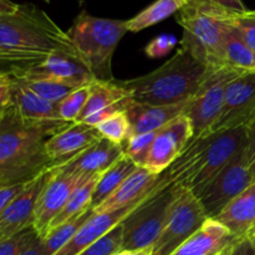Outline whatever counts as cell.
<instances>
[{"label":"cell","instance_id":"cell-1","mask_svg":"<svg viewBox=\"0 0 255 255\" xmlns=\"http://www.w3.org/2000/svg\"><path fill=\"white\" fill-rule=\"evenodd\" d=\"M61 129L64 128L22 119L10 102L2 107L0 110V187L27 183L47 171L51 161L46 154L45 142Z\"/></svg>","mask_w":255,"mask_h":255},{"label":"cell","instance_id":"cell-2","mask_svg":"<svg viewBox=\"0 0 255 255\" xmlns=\"http://www.w3.org/2000/svg\"><path fill=\"white\" fill-rule=\"evenodd\" d=\"M56 51L77 52L74 42L44 10L20 4L11 14L0 15V55L2 64L25 66Z\"/></svg>","mask_w":255,"mask_h":255},{"label":"cell","instance_id":"cell-3","mask_svg":"<svg viewBox=\"0 0 255 255\" xmlns=\"http://www.w3.org/2000/svg\"><path fill=\"white\" fill-rule=\"evenodd\" d=\"M247 127L193 138L164 172L168 183L199 193L248 143Z\"/></svg>","mask_w":255,"mask_h":255},{"label":"cell","instance_id":"cell-4","mask_svg":"<svg viewBox=\"0 0 255 255\" xmlns=\"http://www.w3.org/2000/svg\"><path fill=\"white\" fill-rule=\"evenodd\" d=\"M211 70L181 47L154 71L119 82L131 92L136 102L166 106L191 100Z\"/></svg>","mask_w":255,"mask_h":255},{"label":"cell","instance_id":"cell-5","mask_svg":"<svg viewBox=\"0 0 255 255\" xmlns=\"http://www.w3.org/2000/svg\"><path fill=\"white\" fill-rule=\"evenodd\" d=\"M178 12L177 21L183 27V36L179 41L182 49L209 69L226 67L224 31L229 16L234 12L197 0L187 2Z\"/></svg>","mask_w":255,"mask_h":255},{"label":"cell","instance_id":"cell-6","mask_svg":"<svg viewBox=\"0 0 255 255\" xmlns=\"http://www.w3.org/2000/svg\"><path fill=\"white\" fill-rule=\"evenodd\" d=\"M127 31V20L97 17L81 11L66 32L95 77L115 81L112 57Z\"/></svg>","mask_w":255,"mask_h":255},{"label":"cell","instance_id":"cell-7","mask_svg":"<svg viewBox=\"0 0 255 255\" xmlns=\"http://www.w3.org/2000/svg\"><path fill=\"white\" fill-rule=\"evenodd\" d=\"M173 193L174 186H171L166 178L164 183L144 203L122 222L124 239L121 251L137 252L153 247L166 224Z\"/></svg>","mask_w":255,"mask_h":255},{"label":"cell","instance_id":"cell-8","mask_svg":"<svg viewBox=\"0 0 255 255\" xmlns=\"http://www.w3.org/2000/svg\"><path fill=\"white\" fill-rule=\"evenodd\" d=\"M208 218L193 192L183 187H174L166 224L152 247V255H172L202 228Z\"/></svg>","mask_w":255,"mask_h":255},{"label":"cell","instance_id":"cell-9","mask_svg":"<svg viewBox=\"0 0 255 255\" xmlns=\"http://www.w3.org/2000/svg\"><path fill=\"white\" fill-rule=\"evenodd\" d=\"M242 72L246 71H239L228 66L211 70L198 91L188 101L183 112L191 121L193 138L211 133L221 116L227 86Z\"/></svg>","mask_w":255,"mask_h":255},{"label":"cell","instance_id":"cell-10","mask_svg":"<svg viewBox=\"0 0 255 255\" xmlns=\"http://www.w3.org/2000/svg\"><path fill=\"white\" fill-rule=\"evenodd\" d=\"M9 76L16 79H41L66 85L72 89L91 85L95 75L79 52L56 51L40 62L25 66H10Z\"/></svg>","mask_w":255,"mask_h":255},{"label":"cell","instance_id":"cell-11","mask_svg":"<svg viewBox=\"0 0 255 255\" xmlns=\"http://www.w3.org/2000/svg\"><path fill=\"white\" fill-rule=\"evenodd\" d=\"M244 148L196 194L209 218H216L236 197L254 183Z\"/></svg>","mask_w":255,"mask_h":255},{"label":"cell","instance_id":"cell-12","mask_svg":"<svg viewBox=\"0 0 255 255\" xmlns=\"http://www.w3.org/2000/svg\"><path fill=\"white\" fill-rule=\"evenodd\" d=\"M91 177L79 176L50 167L46 171L44 186L36 201L32 228L40 239L47 234L51 222L62 211L72 192Z\"/></svg>","mask_w":255,"mask_h":255},{"label":"cell","instance_id":"cell-13","mask_svg":"<svg viewBox=\"0 0 255 255\" xmlns=\"http://www.w3.org/2000/svg\"><path fill=\"white\" fill-rule=\"evenodd\" d=\"M255 121V71H246L226 89L221 116L212 132L249 127ZM211 132V133H212Z\"/></svg>","mask_w":255,"mask_h":255},{"label":"cell","instance_id":"cell-14","mask_svg":"<svg viewBox=\"0 0 255 255\" xmlns=\"http://www.w3.org/2000/svg\"><path fill=\"white\" fill-rule=\"evenodd\" d=\"M193 138L191 121L182 114L157 131L143 167L152 174L164 173Z\"/></svg>","mask_w":255,"mask_h":255},{"label":"cell","instance_id":"cell-15","mask_svg":"<svg viewBox=\"0 0 255 255\" xmlns=\"http://www.w3.org/2000/svg\"><path fill=\"white\" fill-rule=\"evenodd\" d=\"M133 101L131 92L119 81L95 80L89 100L76 122L95 127L117 112L127 111Z\"/></svg>","mask_w":255,"mask_h":255},{"label":"cell","instance_id":"cell-16","mask_svg":"<svg viewBox=\"0 0 255 255\" xmlns=\"http://www.w3.org/2000/svg\"><path fill=\"white\" fill-rule=\"evenodd\" d=\"M164 181H166V178L162 173L158 186L154 188V191L149 196H147L146 198L141 199L136 203H132L129 206L125 207V208L119 209V211L111 212V213L92 214L89 221L76 232V234L54 255H79L80 253H82L85 249L91 247L92 244L100 241L102 237L106 236L109 232H111L115 227L122 223L134 209H137L142 203H144L164 183Z\"/></svg>","mask_w":255,"mask_h":255},{"label":"cell","instance_id":"cell-17","mask_svg":"<svg viewBox=\"0 0 255 255\" xmlns=\"http://www.w3.org/2000/svg\"><path fill=\"white\" fill-rule=\"evenodd\" d=\"M101 138L102 136L96 127L74 122L54 136L49 137L45 142V149L51 161V166H55L70 161L94 146Z\"/></svg>","mask_w":255,"mask_h":255},{"label":"cell","instance_id":"cell-18","mask_svg":"<svg viewBox=\"0 0 255 255\" xmlns=\"http://www.w3.org/2000/svg\"><path fill=\"white\" fill-rule=\"evenodd\" d=\"M45 176L46 171L29 182L24 191L0 214V242L32 227L35 206L44 186Z\"/></svg>","mask_w":255,"mask_h":255},{"label":"cell","instance_id":"cell-19","mask_svg":"<svg viewBox=\"0 0 255 255\" xmlns=\"http://www.w3.org/2000/svg\"><path fill=\"white\" fill-rule=\"evenodd\" d=\"M124 154V147L102 137L97 143L70 161L51 167L84 177L100 176L116 163Z\"/></svg>","mask_w":255,"mask_h":255},{"label":"cell","instance_id":"cell-20","mask_svg":"<svg viewBox=\"0 0 255 255\" xmlns=\"http://www.w3.org/2000/svg\"><path fill=\"white\" fill-rule=\"evenodd\" d=\"M159 179L161 174H152L144 167L138 166L106 201L92 209V212L95 214L111 213L136 203L154 191V188L158 186Z\"/></svg>","mask_w":255,"mask_h":255},{"label":"cell","instance_id":"cell-21","mask_svg":"<svg viewBox=\"0 0 255 255\" xmlns=\"http://www.w3.org/2000/svg\"><path fill=\"white\" fill-rule=\"evenodd\" d=\"M9 102L16 109L20 116L27 121L51 125V126L61 127V128L71 125L60 119L56 105L39 96L29 87L14 79H11V85H10Z\"/></svg>","mask_w":255,"mask_h":255},{"label":"cell","instance_id":"cell-22","mask_svg":"<svg viewBox=\"0 0 255 255\" xmlns=\"http://www.w3.org/2000/svg\"><path fill=\"white\" fill-rule=\"evenodd\" d=\"M214 219L223 224L236 239H251L255 234V182Z\"/></svg>","mask_w":255,"mask_h":255},{"label":"cell","instance_id":"cell-23","mask_svg":"<svg viewBox=\"0 0 255 255\" xmlns=\"http://www.w3.org/2000/svg\"><path fill=\"white\" fill-rule=\"evenodd\" d=\"M234 239L223 224L217 219L208 218L202 228L172 255H219Z\"/></svg>","mask_w":255,"mask_h":255},{"label":"cell","instance_id":"cell-24","mask_svg":"<svg viewBox=\"0 0 255 255\" xmlns=\"http://www.w3.org/2000/svg\"><path fill=\"white\" fill-rule=\"evenodd\" d=\"M188 101L166 106L139 104L133 101L126 111L131 122L132 132L133 134H137L158 131L174 119L181 116L186 110Z\"/></svg>","mask_w":255,"mask_h":255},{"label":"cell","instance_id":"cell-25","mask_svg":"<svg viewBox=\"0 0 255 255\" xmlns=\"http://www.w3.org/2000/svg\"><path fill=\"white\" fill-rule=\"evenodd\" d=\"M223 50L227 66L239 71H255V51L232 24L231 16L224 31Z\"/></svg>","mask_w":255,"mask_h":255},{"label":"cell","instance_id":"cell-26","mask_svg":"<svg viewBox=\"0 0 255 255\" xmlns=\"http://www.w3.org/2000/svg\"><path fill=\"white\" fill-rule=\"evenodd\" d=\"M137 167L138 166L128 156L124 154L116 163H114L107 171L100 174L96 186H95L91 208H96L102 202L106 201Z\"/></svg>","mask_w":255,"mask_h":255},{"label":"cell","instance_id":"cell-27","mask_svg":"<svg viewBox=\"0 0 255 255\" xmlns=\"http://www.w3.org/2000/svg\"><path fill=\"white\" fill-rule=\"evenodd\" d=\"M100 176H94L91 178H87L86 181L82 182L70 196L69 201L66 202L62 211L56 216V218L51 222L49 229H47L46 237L55 231L56 228L61 227L62 224L67 223L71 219L76 218L80 214L85 213L86 211L91 209L92 196H94L95 186L97 183V179ZM45 237V238H46Z\"/></svg>","mask_w":255,"mask_h":255},{"label":"cell","instance_id":"cell-28","mask_svg":"<svg viewBox=\"0 0 255 255\" xmlns=\"http://www.w3.org/2000/svg\"><path fill=\"white\" fill-rule=\"evenodd\" d=\"M187 4L186 0H156L139 11L136 16L127 20V29L131 32H138L149 26L168 19Z\"/></svg>","mask_w":255,"mask_h":255},{"label":"cell","instance_id":"cell-29","mask_svg":"<svg viewBox=\"0 0 255 255\" xmlns=\"http://www.w3.org/2000/svg\"><path fill=\"white\" fill-rule=\"evenodd\" d=\"M94 214L92 208L86 211L85 213L80 214L76 218L71 219L67 223L62 224L61 227L52 231L46 238L41 239L42 241V248H44L45 255H54L56 254L72 237L76 234V232L86 223L90 219V217Z\"/></svg>","mask_w":255,"mask_h":255},{"label":"cell","instance_id":"cell-30","mask_svg":"<svg viewBox=\"0 0 255 255\" xmlns=\"http://www.w3.org/2000/svg\"><path fill=\"white\" fill-rule=\"evenodd\" d=\"M95 127L104 138L120 144V146H124L127 139L133 134L131 122H129L126 111L112 115Z\"/></svg>","mask_w":255,"mask_h":255},{"label":"cell","instance_id":"cell-31","mask_svg":"<svg viewBox=\"0 0 255 255\" xmlns=\"http://www.w3.org/2000/svg\"><path fill=\"white\" fill-rule=\"evenodd\" d=\"M90 91H91V85H86L74 90L64 100H61L56 105L60 119L69 124L76 122L89 100Z\"/></svg>","mask_w":255,"mask_h":255},{"label":"cell","instance_id":"cell-32","mask_svg":"<svg viewBox=\"0 0 255 255\" xmlns=\"http://www.w3.org/2000/svg\"><path fill=\"white\" fill-rule=\"evenodd\" d=\"M11 79L21 82V84H24L25 86L29 87L30 90H32L35 94L44 97L45 100H47V101L52 102V104L55 105H57L61 100H64L70 92L76 90V89H72V87L66 86V85L57 84V82H54V81H49V80L16 79V77H11Z\"/></svg>","mask_w":255,"mask_h":255},{"label":"cell","instance_id":"cell-33","mask_svg":"<svg viewBox=\"0 0 255 255\" xmlns=\"http://www.w3.org/2000/svg\"><path fill=\"white\" fill-rule=\"evenodd\" d=\"M156 134L157 131L132 134V136L127 139L126 143L122 146L124 147L125 154L128 156L137 166L143 167Z\"/></svg>","mask_w":255,"mask_h":255},{"label":"cell","instance_id":"cell-34","mask_svg":"<svg viewBox=\"0 0 255 255\" xmlns=\"http://www.w3.org/2000/svg\"><path fill=\"white\" fill-rule=\"evenodd\" d=\"M122 239H124V228L120 223L106 236L102 237L100 241L85 249L79 255H114L121 252Z\"/></svg>","mask_w":255,"mask_h":255},{"label":"cell","instance_id":"cell-35","mask_svg":"<svg viewBox=\"0 0 255 255\" xmlns=\"http://www.w3.org/2000/svg\"><path fill=\"white\" fill-rule=\"evenodd\" d=\"M39 239L32 227L0 242V255H20Z\"/></svg>","mask_w":255,"mask_h":255},{"label":"cell","instance_id":"cell-36","mask_svg":"<svg viewBox=\"0 0 255 255\" xmlns=\"http://www.w3.org/2000/svg\"><path fill=\"white\" fill-rule=\"evenodd\" d=\"M231 22L239 30L247 44L255 51V10L243 14H232Z\"/></svg>","mask_w":255,"mask_h":255},{"label":"cell","instance_id":"cell-37","mask_svg":"<svg viewBox=\"0 0 255 255\" xmlns=\"http://www.w3.org/2000/svg\"><path fill=\"white\" fill-rule=\"evenodd\" d=\"M178 44V40L172 34H161L154 37L144 47V54L151 59H158L168 55Z\"/></svg>","mask_w":255,"mask_h":255},{"label":"cell","instance_id":"cell-38","mask_svg":"<svg viewBox=\"0 0 255 255\" xmlns=\"http://www.w3.org/2000/svg\"><path fill=\"white\" fill-rule=\"evenodd\" d=\"M219 255H255V246L248 238L234 239Z\"/></svg>","mask_w":255,"mask_h":255},{"label":"cell","instance_id":"cell-39","mask_svg":"<svg viewBox=\"0 0 255 255\" xmlns=\"http://www.w3.org/2000/svg\"><path fill=\"white\" fill-rule=\"evenodd\" d=\"M31 182V181H30ZM29 183V182H27ZM27 183L14 184V186H2L0 187V214L5 211L10 202L16 198L20 193L25 189Z\"/></svg>","mask_w":255,"mask_h":255},{"label":"cell","instance_id":"cell-40","mask_svg":"<svg viewBox=\"0 0 255 255\" xmlns=\"http://www.w3.org/2000/svg\"><path fill=\"white\" fill-rule=\"evenodd\" d=\"M188 1H192V0H187V2ZM197 1L213 4L216 6L223 7V9L228 10V11L234 12V14H243V12L248 11V9H247L242 0H197Z\"/></svg>","mask_w":255,"mask_h":255},{"label":"cell","instance_id":"cell-41","mask_svg":"<svg viewBox=\"0 0 255 255\" xmlns=\"http://www.w3.org/2000/svg\"><path fill=\"white\" fill-rule=\"evenodd\" d=\"M10 85H11V79L7 72L0 71V110L9 104Z\"/></svg>","mask_w":255,"mask_h":255},{"label":"cell","instance_id":"cell-42","mask_svg":"<svg viewBox=\"0 0 255 255\" xmlns=\"http://www.w3.org/2000/svg\"><path fill=\"white\" fill-rule=\"evenodd\" d=\"M249 137H248V143H247L244 152H246L247 161H248L249 169L252 172V176H253L254 182H255V131L253 129H249Z\"/></svg>","mask_w":255,"mask_h":255},{"label":"cell","instance_id":"cell-43","mask_svg":"<svg viewBox=\"0 0 255 255\" xmlns=\"http://www.w3.org/2000/svg\"><path fill=\"white\" fill-rule=\"evenodd\" d=\"M19 5L11 0H0V15L11 14L19 9Z\"/></svg>","mask_w":255,"mask_h":255},{"label":"cell","instance_id":"cell-44","mask_svg":"<svg viewBox=\"0 0 255 255\" xmlns=\"http://www.w3.org/2000/svg\"><path fill=\"white\" fill-rule=\"evenodd\" d=\"M20 255H45L44 254V248H42V241L41 239H37L31 247L26 249L25 252H22Z\"/></svg>","mask_w":255,"mask_h":255},{"label":"cell","instance_id":"cell-45","mask_svg":"<svg viewBox=\"0 0 255 255\" xmlns=\"http://www.w3.org/2000/svg\"><path fill=\"white\" fill-rule=\"evenodd\" d=\"M114 255H152V248L143 249V251H137V252H125L121 251L119 253Z\"/></svg>","mask_w":255,"mask_h":255},{"label":"cell","instance_id":"cell-46","mask_svg":"<svg viewBox=\"0 0 255 255\" xmlns=\"http://www.w3.org/2000/svg\"><path fill=\"white\" fill-rule=\"evenodd\" d=\"M249 129H253V131H255V121L253 122V125H252V126L249 127Z\"/></svg>","mask_w":255,"mask_h":255},{"label":"cell","instance_id":"cell-47","mask_svg":"<svg viewBox=\"0 0 255 255\" xmlns=\"http://www.w3.org/2000/svg\"><path fill=\"white\" fill-rule=\"evenodd\" d=\"M251 241H252V242H253V243H254V246H255V234H254V236H253V237H252V238H251Z\"/></svg>","mask_w":255,"mask_h":255},{"label":"cell","instance_id":"cell-48","mask_svg":"<svg viewBox=\"0 0 255 255\" xmlns=\"http://www.w3.org/2000/svg\"><path fill=\"white\" fill-rule=\"evenodd\" d=\"M0 62H2V60H1V55H0Z\"/></svg>","mask_w":255,"mask_h":255},{"label":"cell","instance_id":"cell-49","mask_svg":"<svg viewBox=\"0 0 255 255\" xmlns=\"http://www.w3.org/2000/svg\"><path fill=\"white\" fill-rule=\"evenodd\" d=\"M186 1H187V0H186Z\"/></svg>","mask_w":255,"mask_h":255}]
</instances>
